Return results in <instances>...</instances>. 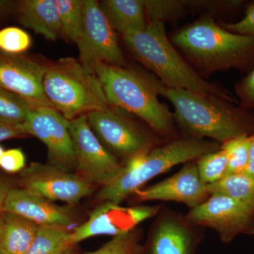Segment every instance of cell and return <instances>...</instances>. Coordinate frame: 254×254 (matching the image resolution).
Here are the masks:
<instances>
[{
  "label": "cell",
  "instance_id": "cell-1",
  "mask_svg": "<svg viewBox=\"0 0 254 254\" xmlns=\"http://www.w3.org/2000/svg\"><path fill=\"white\" fill-rule=\"evenodd\" d=\"M160 96L171 103L173 118L186 136L222 144L254 131V110L216 95L162 86Z\"/></svg>",
  "mask_w": 254,
  "mask_h": 254
},
{
  "label": "cell",
  "instance_id": "cell-2",
  "mask_svg": "<svg viewBox=\"0 0 254 254\" xmlns=\"http://www.w3.org/2000/svg\"><path fill=\"white\" fill-rule=\"evenodd\" d=\"M94 74L111 106L136 115L165 141L177 137L173 113L158 99L163 83L154 74L106 64H98Z\"/></svg>",
  "mask_w": 254,
  "mask_h": 254
},
{
  "label": "cell",
  "instance_id": "cell-3",
  "mask_svg": "<svg viewBox=\"0 0 254 254\" xmlns=\"http://www.w3.org/2000/svg\"><path fill=\"white\" fill-rule=\"evenodd\" d=\"M122 36L132 56L150 70L164 86L216 95L237 103L228 90L205 81L183 59L169 40L165 23L149 21L144 31Z\"/></svg>",
  "mask_w": 254,
  "mask_h": 254
},
{
  "label": "cell",
  "instance_id": "cell-4",
  "mask_svg": "<svg viewBox=\"0 0 254 254\" xmlns=\"http://www.w3.org/2000/svg\"><path fill=\"white\" fill-rule=\"evenodd\" d=\"M192 63L208 73L254 67V36L232 33L205 16L182 28L173 38Z\"/></svg>",
  "mask_w": 254,
  "mask_h": 254
},
{
  "label": "cell",
  "instance_id": "cell-5",
  "mask_svg": "<svg viewBox=\"0 0 254 254\" xmlns=\"http://www.w3.org/2000/svg\"><path fill=\"white\" fill-rule=\"evenodd\" d=\"M220 145L216 141L186 135L163 142L127 163L122 173L101 189L98 198L103 202L120 204L154 177L180 164L218 150Z\"/></svg>",
  "mask_w": 254,
  "mask_h": 254
},
{
  "label": "cell",
  "instance_id": "cell-6",
  "mask_svg": "<svg viewBox=\"0 0 254 254\" xmlns=\"http://www.w3.org/2000/svg\"><path fill=\"white\" fill-rule=\"evenodd\" d=\"M43 86L53 108L68 121L111 106L96 75L88 73L73 58L48 64Z\"/></svg>",
  "mask_w": 254,
  "mask_h": 254
},
{
  "label": "cell",
  "instance_id": "cell-7",
  "mask_svg": "<svg viewBox=\"0 0 254 254\" xmlns=\"http://www.w3.org/2000/svg\"><path fill=\"white\" fill-rule=\"evenodd\" d=\"M86 118L102 144L118 160L121 159L124 166L163 142L154 132L113 106L88 113Z\"/></svg>",
  "mask_w": 254,
  "mask_h": 254
},
{
  "label": "cell",
  "instance_id": "cell-8",
  "mask_svg": "<svg viewBox=\"0 0 254 254\" xmlns=\"http://www.w3.org/2000/svg\"><path fill=\"white\" fill-rule=\"evenodd\" d=\"M83 31L76 43L82 66L93 74L98 64L125 67L126 60L116 32L100 9L99 1L83 0Z\"/></svg>",
  "mask_w": 254,
  "mask_h": 254
},
{
  "label": "cell",
  "instance_id": "cell-9",
  "mask_svg": "<svg viewBox=\"0 0 254 254\" xmlns=\"http://www.w3.org/2000/svg\"><path fill=\"white\" fill-rule=\"evenodd\" d=\"M68 129L72 140L78 175L93 186L102 188L122 173L124 165L102 144L88 125L86 115L70 120Z\"/></svg>",
  "mask_w": 254,
  "mask_h": 254
},
{
  "label": "cell",
  "instance_id": "cell-10",
  "mask_svg": "<svg viewBox=\"0 0 254 254\" xmlns=\"http://www.w3.org/2000/svg\"><path fill=\"white\" fill-rule=\"evenodd\" d=\"M193 225L208 227L225 244L241 235L254 236V210L220 193L210 194L186 215Z\"/></svg>",
  "mask_w": 254,
  "mask_h": 254
},
{
  "label": "cell",
  "instance_id": "cell-11",
  "mask_svg": "<svg viewBox=\"0 0 254 254\" xmlns=\"http://www.w3.org/2000/svg\"><path fill=\"white\" fill-rule=\"evenodd\" d=\"M68 124L69 121L55 108L36 107L20 127L25 134L36 137L46 145L48 164L73 173L76 160Z\"/></svg>",
  "mask_w": 254,
  "mask_h": 254
},
{
  "label": "cell",
  "instance_id": "cell-12",
  "mask_svg": "<svg viewBox=\"0 0 254 254\" xmlns=\"http://www.w3.org/2000/svg\"><path fill=\"white\" fill-rule=\"evenodd\" d=\"M23 190L51 201L78 203L95 190L89 182L76 173H68L50 164L32 163L20 172Z\"/></svg>",
  "mask_w": 254,
  "mask_h": 254
},
{
  "label": "cell",
  "instance_id": "cell-13",
  "mask_svg": "<svg viewBox=\"0 0 254 254\" xmlns=\"http://www.w3.org/2000/svg\"><path fill=\"white\" fill-rule=\"evenodd\" d=\"M154 218L143 254H195L204 237L203 227L165 205H160Z\"/></svg>",
  "mask_w": 254,
  "mask_h": 254
},
{
  "label": "cell",
  "instance_id": "cell-14",
  "mask_svg": "<svg viewBox=\"0 0 254 254\" xmlns=\"http://www.w3.org/2000/svg\"><path fill=\"white\" fill-rule=\"evenodd\" d=\"M160 205L125 207L103 202L91 212L89 218L71 232V244L100 235L113 237L128 233L148 219L154 218Z\"/></svg>",
  "mask_w": 254,
  "mask_h": 254
},
{
  "label": "cell",
  "instance_id": "cell-15",
  "mask_svg": "<svg viewBox=\"0 0 254 254\" xmlns=\"http://www.w3.org/2000/svg\"><path fill=\"white\" fill-rule=\"evenodd\" d=\"M46 64L21 55H0V88L28 100L36 107H51L43 91Z\"/></svg>",
  "mask_w": 254,
  "mask_h": 254
},
{
  "label": "cell",
  "instance_id": "cell-16",
  "mask_svg": "<svg viewBox=\"0 0 254 254\" xmlns=\"http://www.w3.org/2000/svg\"><path fill=\"white\" fill-rule=\"evenodd\" d=\"M138 202L161 200L183 203L190 209L205 201L209 194L207 185L198 174L195 160L184 164L173 176L132 194Z\"/></svg>",
  "mask_w": 254,
  "mask_h": 254
},
{
  "label": "cell",
  "instance_id": "cell-17",
  "mask_svg": "<svg viewBox=\"0 0 254 254\" xmlns=\"http://www.w3.org/2000/svg\"><path fill=\"white\" fill-rule=\"evenodd\" d=\"M3 212L20 215L39 226L66 227L73 222L66 209L54 202L23 189H11L5 199Z\"/></svg>",
  "mask_w": 254,
  "mask_h": 254
},
{
  "label": "cell",
  "instance_id": "cell-18",
  "mask_svg": "<svg viewBox=\"0 0 254 254\" xmlns=\"http://www.w3.org/2000/svg\"><path fill=\"white\" fill-rule=\"evenodd\" d=\"M19 22L48 41L59 37L60 22L57 0H23L18 4Z\"/></svg>",
  "mask_w": 254,
  "mask_h": 254
},
{
  "label": "cell",
  "instance_id": "cell-19",
  "mask_svg": "<svg viewBox=\"0 0 254 254\" xmlns=\"http://www.w3.org/2000/svg\"><path fill=\"white\" fill-rule=\"evenodd\" d=\"M99 4L112 27L122 36L143 31L147 27L143 0H104Z\"/></svg>",
  "mask_w": 254,
  "mask_h": 254
},
{
  "label": "cell",
  "instance_id": "cell-20",
  "mask_svg": "<svg viewBox=\"0 0 254 254\" xmlns=\"http://www.w3.org/2000/svg\"><path fill=\"white\" fill-rule=\"evenodd\" d=\"M39 225L16 214L0 215V251L2 254H26Z\"/></svg>",
  "mask_w": 254,
  "mask_h": 254
},
{
  "label": "cell",
  "instance_id": "cell-21",
  "mask_svg": "<svg viewBox=\"0 0 254 254\" xmlns=\"http://www.w3.org/2000/svg\"><path fill=\"white\" fill-rule=\"evenodd\" d=\"M209 194L220 193L254 210V177L246 173L228 174L208 185Z\"/></svg>",
  "mask_w": 254,
  "mask_h": 254
},
{
  "label": "cell",
  "instance_id": "cell-22",
  "mask_svg": "<svg viewBox=\"0 0 254 254\" xmlns=\"http://www.w3.org/2000/svg\"><path fill=\"white\" fill-rule=\"evenodd\" d=\"M71 237L66 228L39 226L26 254H63L73 248Z\"/></svg>",
  "mask_w": 254,
  "mask_h": 254
},
{
  "label": "cell",
  "instance_id": "cell-23",
  "mask_svg": "<svg viewBox=\"0 0 254 254\" xmlns=\"http://www.w3.org/2000/svg\"><path fill=\"white\" fill-rule=\"evenodd\" d=\"M61 37L68 43H76L83 26V0H57Z\"/></svg>",
  "mask_w": 254,
  "mask_h": 254
},
{
  "label": "cell",
  "instance_id": "cell-24",
  "mask_svg": "<svg viewBox=\"0 0 254 254\" xmlns=\"http://www.w3.org/2000/svg\"><path fill=\"white\" fill-rule=\"evenodd\" d=\"M35 108L19 95L0 88V123L20 127Z\"/></svg>",
  "mask_w": 254,
  "mask_h": 254
},
{
  "label": "cell",
  "instance_id": "cell-25",
  "mask_svg": "<svg viewBox=\"0 0 254 254\" xmlns=\"http://www.w3.org/2000/svg\"><path fill=\"white\" fill-rule=\"evenodd\" d=\"M200 179L208 186L220 181L227 174L228 159L226 152L220 148L195 160Z\"/></svg>",
  "mask_w": 254,
  "mask_h": 254
},
{
  "label": "cell",
  "instance_id": "cell-26",
  "mask_svg": "<svg viewBox=\"0 0 254 254\" xmlns=\"http://www.w3.org/2000/svg\"><path fill=\"white\" fill-rule=\"evenodd\" d=\"M251 145L250 136L233 138L220 145L226 152L228 159L227 174L245 173L249 162Z\"/></svg>",
  "mask_w": 254,
  "mask_h": 254
},
{
  "label": "cell",
  "instance_id": "cell-27",
  "mask_svg": "<svg viewBox=\"0 0 254 254\" xmlns=\"http://www.w3.org/2000/svg\"><path fill=\"white\" fill-rule=\"evenodd\" d=\"M148 21L177 20L185 14V1L181 0H143Z\"/></svg>",
  "mask_w": 254,
  "mask_h": 254
},
{
  "label": "cell",
  "instance_id": "cell-28",
  "mask_svg": "<svg viewBox=\"0 0 254 254\" xmlns=\"http://www.w3.org/2000/svg\"><path fill=\"white\" fill-rule=\"evenodd\" d=\"M141 240V232L136 228L128 233L114 237L98 250L84 254H143Z\"/></svg>",
  "mask_w": 254,
  "mask_h": 254
},
{
  "label": "cell",
  "instance_id": "cell-29",
  "mask_svg": "<svg viewBox=\"0 0 254 254\" xmlns=\"http://www.w3.org/2000/svg\"><path fill=\"white\" fill-rule=\"evenodd\" d=\"M31 45L29 34L21 28L7 27L0 30V50L6 55H20Z\"/></svg>",
  "mask_w": 254,
  "mask_h": 254
},
{
  "label": "cell",
  "instance_id": "cell-30",
  "mask_svg": "<svg viewBox=\"0 0 254 254\" xmlns=\"http://www.w3.org/2000/svg\"><path fill=\"white\" fill-rule=\"evenodd\" d=\"M235 93L240 105L246 109L254 110V67L235 85Z\"/></svg>",
  "mask_w": 254,
  "mask_h": 254
},
{
  "label": "cell",
  "instance_id": "cell-31",
  "mask_svg": "<svg viewBox=\"0 0 254 254\" xmlns=\"http://www.w3.org/2000/svg\"><path fill=\"white\" fill-rule=\"evenodd\" d=\"M187 8L205 9L216 11H239L247 4V1L242 0H230V1H185Z\"/></svg>",
  "mask_w": 254,
  "mask_h": 254
},
{
  "label": "cell",
  "instance_id": "cell-32",
  "mask_svg": "<svg viewBox=\"0 0 254 254\" xmlns=\"http://www.w3.org/2000/svg\"><path fill=\"white\" fill-rule=\"evenodd\" d=\"M222 27L237 34L254 36V1L250 3L244 17L235 23H222Z\"/></svg>",
  "mask_w": 254,
  "mask_h": 254
},
{
  "label": "cell",
  "instance_id": "cell-33",
  "mask_svg": "<svg viewBox=\"0 0 254 254\" xmlns=\"http://www.w3.org/2000/svg\"><path fill=\"white\" fill-rule=\"evenodd\" d=\"M26 166V158L22 150L12 148L5 150L0 167L6 173H16L21 172Z\"/></svg>",
  "mask_w": 254,
  "mask_h": 254
},
{
  "label": "cell",
  "instance_id": "cell-34",
  "mask_svg": "<svg viewBox=\"0 0 254 254\" xmlns=\"http://www.w3.org/2000/svg\"><path fill=\"white\" fill-rule=\"evenodd\" d=\"M26 136L21 127L0 123V141Z\"/></svg>",
  "mask_w": 254,
  "mask_h": 254
},
{
  "label": "cell",
  "instance_id": "cell-35",
  "mask_svg": "<svg viewBox=\"0 0 254 254\" xmlns=\"http://www.w3.org/2000/svg\"><path fill=\"white\" fill-rule=\"evenodd\" d=\"M245 173L254 177V131L251 134V145L250 155H249V162Z\"/></svg>",
  "mask_w": 254,
  "mask_h": 254
},
{
  "label": "cell",
  "instance_id": "cell-36",
  "mask_svg": "<svg viewBox=\"0 0 254 254\" xmlns=\"http://www.w3.org/2000/svg\"><path fill=\"white\" fill-rule=\"evenodd\" d=\"M10 190L9 185L4 180L0 179V215L3 213L5 199Z\"/></svg>",
  "mask_w": 254,
  "mask_h": 254
},
{
  "label": "cell",
  "instance_id": "cell-37",
  "mask_svg": "<svg viewBox=\"0 0 254 254\" xmlns=\"http://www.w3.org/2000/svg\"><path fill=\"white\" fill-rule=\"evenodd\" d=\"M11 2L9 1H0V15L4 14L9 9Z\"/></svg>",
  "mask_w": 254,
  "mask_h": 254
},
{
  "label": "cell",
  "instance_id": "cell-38",
  "mask_svg": "<svg viewBox=\"0 0 254 254\" xmlns=\"http://www.w3.org/2000/svg\"><path fill=\"white\" fill-rule=\"evenodd\" d=\"M5 150L0 145V162H1V158H2L3 155H4Z\"/></svg>",
  "mask_w": 254,
  "mask_h": 254
},
{
  "label": "cell",
  "instance_id": "cell-39",
  "mask_svg": "<svg viewBox=\"0 0 254 254\" xmlns=\"http://www.w3.org/2000/svg\"><path fill=\"white\" fill-rule=\"evenodd\" d=\"M73 248L70 249V250H68V251H66V252H64V253L63 254H77L75 253L74 252H73Z\"/></svg>",
  "mask_w": 254,
  "mask_h": 254
},
{
  "label": "cell",
  "instance_id": "cell-40",
  "mask_svg": "<svg viewBox=\"0 0 254 254\" xmlns=\"http://www.w3.org/2000/svg\"><path fill=\"white\" fill-rule=\"evenodd\" d=\"M0 254H1V251H0Z\"/></svg>",
  "mask_w": 254,
  "mask_h": 254
}]
</instances>
